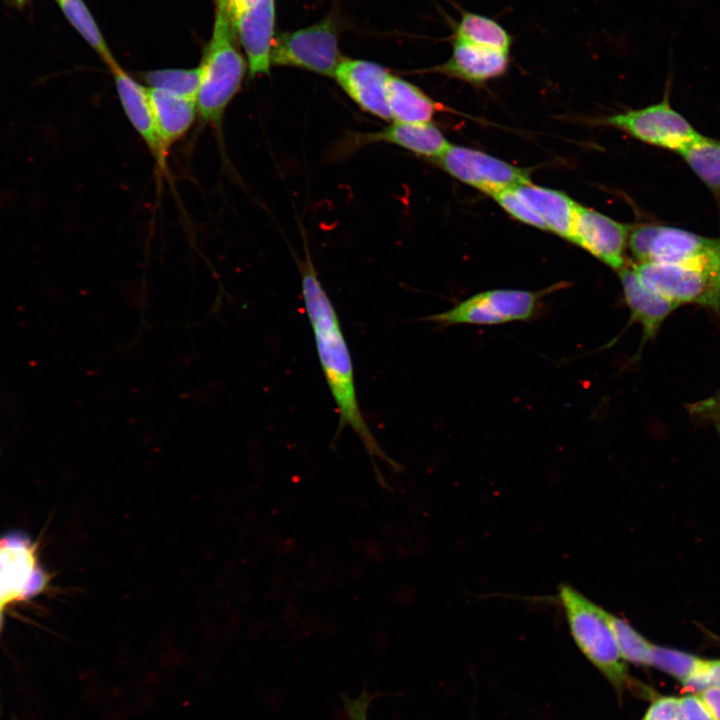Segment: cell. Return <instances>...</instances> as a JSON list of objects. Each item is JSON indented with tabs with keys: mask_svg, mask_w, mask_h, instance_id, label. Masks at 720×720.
Instances as JSON below:
<instances>
[{
	"mask_svg": "<svg viewBox=\"0 0 720 720\" xmlns=\"http://www.w3.org/2000/svg\"><path fill=\"white\" fill-rule=\"evenodd\" d=\"M342 57L333 22L325 20L278 35L273 40L271 63L293 66L326 76H334Z\"/></svg>",
	"mask_w": 720,
	"mask_h": 720,
	"instance_id": "52a82bcc",
	"label": "cell"
},
{
	"mask_svg": "<svg viewBox=\"0 0 720 720\" xmlns=\"http://www.w3.org/2000/svg\"><path fill=\"white\" fill-rule=\"evenodd\" d=\"M604 122L651 145L679 151L700 134L668 103L607 117Z\"/></svg>",
	"mask_w": 720,
	"mask_h": 720,
	"instance_id": "30bf717a",
	"label": "cell"
},
{
	"mask_svg": "<svg viewBox=\"0 0 720 720\" xmlns=\"http://www.w3.org/2000/svg\"><path fill=\"white\" fill-rule=\"evenodd\" d=\"M11 1H13V2H14L16 5H18V6H22V5L25 4V2H26L27 0H11Z\"/></svg>",
	"mask_w": 720,
	"mask_h": 720,
	"instance_id": "e575fe53",
	"label": "cell"
},
{
	"mask_svg": "<svg viewBox=\"0 0 720 720\" xmlns=\"http://www.w3.org/2000/svg\"><path fill=\"white\" fill-rule=\"evenodd\" d=\"M355 144L384 142L432 160L450 146L443 133L432 123L412 124L394 121L381 131L356 136Z\"/></svg>",
	"mask_w": 720,
	"mask_h": 720,
	"instance_id": "e0dca14e",
	"label": "cell"
},
{
	"mask_svg": "<svg viewBox=\"0 0 720 720\" xmlns=\"http://www.w3.org/2000/svg\"><path fill=\"white\" fill-rule=\"evenodd\" d=\"M61 11L83 39L95 50L111 69L118 63L114 59L101 31L83 0H56Z\"/></svg>",
	"mask_w": 720,
	"mask_h": 720,
	"instance_id": "603a6c76",
	"label": "cell"
},
{
	"mask_svg": "<svg viewBox=\"0 0 720 720\" xmlns=\"http://www.w3.org/2000/svg\"><path fill=\"white\" fill-rule=\"evenodd\" d=\"M123 111L142 138L159 167L166 168L168 151L163 147L155 124L148 88L117 64L110 69Z\"/></svg>",
	"mask_w": 720,
	"mask_h": 720,
	"instance_id": "5bb4252c",
	"label": "cell"
},
{
	"mask_svg": "<svg viewBox=\"0 0 720 720\" xmlns=\"http://www.w3.org/2000/svg\"><path fill=\"white\" fill-rule=\"evenodd\" d=\"M714 193H720V140L699 135L677 151Z\"/></svg>",
	"mask_w": 720,
	"mask_h": 720,
	"instance_id": "7402d4cb",
	"label": "cell"
},
{
	"mask_svg": "<svg viewBox=\"0 0 720 720\" xmlns=\"http://www.w3.org/2000/svg\"><path fill=\"white\" fill-rule=\"evenodd\" d=\"M3 628H4V614H3V609H0V638H1V635L3 632Z\"/></svg>",
	"mask_w": 720,
	"mask_h": 720,
	"instance_id": "836d02e7",
	"label": "cell"
},
{
	"mask_svg": "<svg viewBox=\"0 0 720 720\" xmlns=\"http://www.w3.org/2000/svg\"><path fill=\"white\" fill-rule=\"evenodd\" d=\"M682 683L687 690L695 692L720 688V660L701 658L694 672Z\"/></svg>",
	"mask_w": 720,
	"mask_h": 720,
	"instance_id": "83f0119b",
	"label": "cell"
},
{
	"mask_svg": "<svg viewBox=\"0 0 720 720\" xmlns=\"http://www.w3.org/2000/svg\"><path fill=\"white\" fill-rule=\"evenodd\" d=\"M509 63V52L453 39L450 58L435 69L447 76L481 85L505 74Z\"/></svg>",
	"mask_w": 720,
	"mask_h": 720,
	"instance_id": "9a60e30c",
	"label": "cell"
},
{
	"mask_svg": "<svg viewBox=\"0 0 720 720\" xmlns=\"http://www.w3.org/2000/svg\"><path fill=\"white\" fill-rule=\"evenodd\" d=\"M387 101L392 120L403 123H431L442 105L431 99L417 86L394 75L387 80Z\"/></svg>",
	"mask_w": 720,
	"mask_h": 720,
	"instance_id": "ffe728a7",
	"label": "cell"
},
{
	"mask_svg": "<svg viewBox=\"0 0 720 720\" xmlns=\"http://www.w3.org/2000/svg\"><path fill=\"white\" fill-rule=\"evenodd\" d=\"M227 6V9L232 17L234 19L236 16H238L240 13L244 12L245 10L251 8L253 5H255L258 0H223Z\"/></svg>",
	"mask_w": 720,
	"mask_h": 720,
	"instance_id": "d6a6232c",
	"label": "cell"
},
{
	"mask_svg": "<svg viewBox=\"0 0 720 720\" xmlns=\"http://www.w3.org/2000/svg\"><path fill=\"white\" fill-rule=\"evenodd\" d=\"M369 699L370 696L366 692H363L361 696L355 699L344 697L346 713L351 720H368Z\"/></svg>",
	"mask_w": 720,
	"mask_h": 720,
	"instance_id": "4dcf8cb0",
	"label": "cell"
},
{
	"mask_svg": "<svg viewBox=\"0 0 720 720\" xmlns=\"http://www.w3.org/2000/svg\"><path fill=\"white\" fill-rule=\"evenodd\" d=\"M434 162L459 181L492 196L529 182L526 169L468 147L450 144Z\"/></svg>",
	"mask_w": 720,
	"mask_h": 720,
	"instance_id": "9c48e42d",
	"label": "cell"
},
{
	"mask_svg": "<svg viewBox=\"0 0 720 720\" xmlns=\"http://www.w3.org/2000/svg\"><path fill=\"white\" fill-rule=\"evenodd\" d=\"M498 204L515 219L548 230L544 221L513 191L507 189L493 195Z\"/></svg>",
	"mask_w": 720,
	"mask_h": 720,
	"instance_id": "4316f807",
	"label": "cell"
},
{
	"mask_svg": "<svg viewBox=\"0 0 720 720\" xmlns=\"http://www.w3.org/2000/svg\"><path fill=\"white\" fill-rule=\"evenodd\" d=\"M641 720H684L679 699L672 696L655 699Z\"/></svg>",
	"mask_w": 720,
	"mask_h": 720,
	"instance_id": "f1b7e54d",
	"label": "cell"
},
{
	"mask_svg": "<svg viewBox=\"0 0 720 720\" xmlns=\"http://www.w3.org/2000/svg\"><path fill=\"white\" fill-rule=\"evenodd\" d=\"M632 268L646 287L678 304L720 308V261L696 265L644 262Z\"/></svg>",
	"mask_w": 720,
	"mask_h": 720,
	"instance_id": "5b68a950",
	"label": "cell"
},
{
	"mask_svg": "<svg viewBox=\"0 0 720 720\" xmlns=\"http://www.w3.org/2000/svg\"><path fill=\"white\" fill-rule=\"evenodd\" d=\"M301 292L316 351L339 416V429L351 428L370 457L397 464L378 445L361 412L353 361L333 303L319 280L308 251L300 265Z\"/></svg>",
	"mask_w": 720,
	"mask_h": 720,
	"instance_id": "6da1fadb",
	"label": "cell"
},
{
	"mask_svg": "<svg viewBox=\"0 0 720 720\" xmlns=\"http://www.w3.org/2000/svg\"><path fill=\"white\" fill-rule=\"evenodd\" d=\"M608 617L622 658L625 661L635 664L648 665V659L653 644L643 637L625 619L611 613H609Z\"/></svg>",
	"mask_w": 720,
	"mask_h": 720,
	"instance_id": "d4e9b609",
	"label": "cell"
},
{
	"mask_svg": "<svg viewBox=\"0 0 720 720\" xmlns=\"http://www.w3.org/2000/svg\"><path fill=\"white\" fill-rule=\"evenodd\" d=\"M388 71L381 65L359 59L342 58L334 77L344 92L363 111L391 120L387 101Z\"/></svg>",
	"mask_w": 720,
	"mask_h": 720,
	"instance_id": "7c38bea8",
	"label": "cell"
},
{
	"mask_svg": "<svg viewBox=\"0 0 720 720\" xmlns=\"http://www.w3.org/2000/svg\"><path fill=\"white\" fill-rule=\"evenodd\" d=\"M513 191L544 221L548 230L571 241L577 203L565 193L533 185L520 184Z\"/></svg>",
	"mask_w": 720,
	"mask_h": 720,
	"instance_id": "ac0fdd59",
	"label": "cell"
},
{
	"mask_svg": "<svg viewBox=\"0 0 720 720\" xmlns=\"http://www.w3.org/2000/svg\"><path fill=\"white\" fill-rule=\"evenodd\" d=\"M551 289L527 291L517 289L487 290L458 303L454 307L433 314L427 320L443 326L472 324L497 325L532 318L541 299Z\"/></svg>",
	"mask_w": 720,
	"mask_h": 720,
	"instance_id": "8992f818",
	"label": "cell"
},
{
	"mask_svg": "<svg viewBox=\"0 0 720 720\" xmlns=\"http://www.w3.org/2000/svg\"><path fill=\"white\" fill-rule=\"evenodd\" d=\"M148 94L160 141L168 151L194 123L198 115L197 102L153 88H148Z\"/></svg>",
	"mask_w": 720,
	"mask_h": 720,
	"instance_id": "d6986e66",
	"label": "cell"
},
{
	"mask_svg": "<svg viewBox=\"0 0 720 720\" xmlns=\"http://www.w3.org/2000/svg\"><path fill=\"white\" fill-rule=\"evenodd\" d=\"M36 547L23 534L0 537V609L47 590L51 576L38 563Z\"/></svg>",
	"mask_w": 720,
	"mask_h": 720,
	"instance_id": "ba28073f",
	"label": "cell"
},
{
	"mask_svg": "<svg viewBox=\"0 0 720 720\" xmlns=\"http://www.w3.org/2000/svg\"><path fill=\"white\" fill-rule=\"evenodd\" d=\"M453 39L509 53L514 42V37L498 21L469 11L462 13Z\"/></svg>",
	"mask_w": 720,
	"mask_h": 720,
	"instance_id": "44dd1931",
	"label": "cell"
},
{
	"mask_svg": "<svg viewBox=\"0 0 720 720\" xmlns=\"http://www.w3.org/2000/svg\"><path fill=\"white\" fill-rule=\"evenodd\" d=\"M559 598L571 635L588 660L618 690L631 680L615 641L609 612L569 585H562Z\"/></svg>",
	"mask_w": 720,
	"mask_h": 720,
	"instance_id": "3957f363",
	"label": "cell"
},
{
	"mask_svg": "<svg viewBox=\"0 0 720 720\" xmlns=\"http://www.w3.org/2000/svg\"><path fill=\"white\" fill-rule=\"evenodd\" d=\"M233 19L223 0H217L212 37L199 66L200 84L197 93L198 115L219 125L224 113L240 90L246 63L237 49Z\"/></svg>",
	"mask_w": 720,
	"mask_h": 720,
	"instance_id": "7a4b0ae2",
	"label": "cell"
},
{
	"mask_svg": "<svg viewBox=\"0 0 720 720\" xmlns=\"http://www.w3.org/2000/svg\"><path fill=\"white\" fill-rule=\"evenodd\" d=\"M274 20V0H258L233 19L251 77L270 72Z\"/></svg>",
	"mask_w": 720,
	"mask_h": 720,
	"instance_id": "4fadbf2b",
	"label": "cell"
},
{
	"mask_svg": "<svg viewBox=\"0 0 720 720\" xmlns=\"http://www.w3.org/2000/svg\"><path fill=\"white\" fill-rule=\"evenodd\" d=\"M637 263L696 265L720 261V239L662 225H642L628 239Z\"/></svg>",
	"mask_w": 720,
	"mask_h": 720,
	"instance_id": "277c9868",
	"label": "cell"
},
{
	"mask_svg": "<svg viewBox=\"0 0 720 720\" xmlns=\"http://www.w3.org/2000/svg\"><path fill=\"white\" fill-rule=\"evenodd\" d=\"M627 239L628 228L625 225L577 204L571 242L620 271L625 267Z\"/></svg>",
	"mask_w": 720,
	"mask_h": 720,
	"instance_id": "8fae6325",
	"label": "cell"
},
{
	"mask_svg": "<svg viewBox=\"0 0 720 720\" xmlns=\"http://www.w3.org/2000/svg\"><path fill=\"white\" fill-rule=\"evenodd\" d=\"M619 272L624 299L632 320L642 326L643 341L648 340L655 336L664 320L680 304L646 287L632 267H624Z\"/></svg>",
	"mask_w": 720,
	"mask_h": 720,
	"instance_id": "2e32d148",
	"label": "cell"
},
{
	"mask_svg": "<svg viewBox=\"0 0 720 720\" xmlns=\"http://www.w3.org/2000/svg\"><path fill=\"white\" fill-rule=\"evenodd\" d=\"M148 88L167 91L196 100L200 84V68L159 69L141 74Z\"/></svg>",
	"mask_w": 720,
	"mask_h": 720,
	"instance_id": "cb8c5ba5",
	"label": "cell"
},
{
	"mask_svg": "<svg viewBox=\"0 0 720 720\" xmlns=\"http://www.w3.org/2000/svg\"><path fill=\"white\" fill-rule=\"evenodd\" d=\"M700 659L683 651L653 645L648 665L683 682L694 672Z\"/></svg>",
	"mask_w": 720,
	"mask_h": 720,
	"instance_id": "484cf974",
	"label": "cell"
},
{
	"mask_svg": "<svg viewBox=\"0 0 720 720\" xmlns=\"http://www.w3.org/2000/svg\"><path fill=\"white\" fill-rule=\"evenodd\" d=\"M701 699L714 720H720V688H710L702 692Z\"/></svg>",
	"mask_w": 720,
	"mask_h": 720,
	"instance_id": "1f68e13d",
	"label": "cell"
},
{
	"mask_svg": "<svg viewBox=\"0 0 720 720\" xmlns=\"http://www.w3.org/2000/svg\"><path fill=\"white\" fill-rule=\"evenodd\" d=\"M684 720H714L701 697L687 695L679 699Z\"/></svg>",
	"mask_w": 720,
	"mask_h": 720,
	"instance_id": "f546056e",
	"label": "cell"
}]
</instances>
